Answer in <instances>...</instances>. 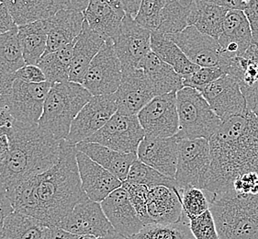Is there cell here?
Returning <instances> with one entry per match:
<instances>
[{
	"instance_id": "obj_1",
	"label": "cell",
	"mask_w": 258,
	"mask_h": 239,
	"mask_svg": "<svg viewBox=\"0 0 258 239\" xmlns=\"http://www.w3.org/2000/svg\"><path fill=\"white\" fill-rule=\"evenodd\" d=\"M76 146L61 141L59 159L52 167L8 191L15 212L59 226L79 202L88 198L78 171Z\"/></svg>"
},
{
	"instance_id": "obj_2",
	"label": "cell",
	"mask_w": 258,
	"mask_h": 239,
	"mask_svg": "<svg viewBox=\"0 0 258 239\" xmlns=\"http://www.w3.org/2000/svg\"><path fill=\"white\" fill-rule=\"evenodd\" d=\"M209 142L212 162L203 190L230 193L236 177L258 173V118L252 110L223 122Z\"/></svg>"
},
{
	"instance_id": "obj_3",
	"label": "cell",
	"mask_w": 258,
	"mask_h": 239,
	"mask_svg": "<svg viewBox=\"0 0 258 239\" xmlns=\"http://www.w3.org/2000/svg\"><path fill=\"white\" fill-rule=\"evenodd\" d=\"M10 150L0 162V186L8 191L41 174L59 159L61 141L38 124L14 121L8 131Z\"/></svg>"
},
{
	"instance_id": "obj_4",
	"label": "cell",
	"mask_w": 258,
	"mask_h": 239,
	"mask_svg": "<svg viewBox=\"0 0 258 239\" xmlns=\"http://www.w3.org/2000/svg\"><path fill=\"white\" fill-rule=\"evenodd\" d=\"M210 210L221 239H258V194L213 195Z\"/></svg>"
},
{
	"instance_id": "obj_5",
	"label": "cell",
	"mask_w": 258,
	"mask_h": 239,
	"mask_svg": "<svg viewBox=\"0 0 258 239\" xmlns=\"http://www.w3.org/2000/svg\"><path fill=\"white\" fill-rule=\"evenodd\" d=\"M91 97L82 84H52L38 125L58 140L67 139L73 121Z\"/></svg>"
},
{
	"instance_id": "obj_6",
	"label": "cell",
	"mask_w": 258,
	"mask_h": 239,
	"mask_svg": "<svg viewBox=\"0 0 258 239\" xmlns=\"http://www.w3.org/2000/svg\"><path fill=\"white\" fill-rule=\"evenodd\" d=\"M176 107L179 128L176 136L178 139L210 140L222 125V119L197 89L184 87L178 90Z\"/></svg>"
},
{
	"instance_id": "obj_7",
	"label": "cell",
	"mask_w": 258,
	"mask_h": 239,
	"mask_svg": "<svg viewBox=\"0 0 258 239\" xmlns=\"http://www.w3.org/2000/svg\"><path fill=\"white\" fill-rule=\"evenodd\" d=\"M212 162L206 139H179L176 180L178 192L188 187L204 188Z\"/></svg>"
},
{
	"instance_id": "obj_8",
	"label": "cell",
	"mask_w": 258,
	"mask_h": 239,
	"mask_svg": "<svg viewBox=\"0 0 258 239\" xmlns=\"http://www.w3.org/2000/svg\"><path fill=\"white\" fill-rule=\"evenodd\" d=\"M122 78V66L112 40H107L90 63L82 85L92 96L113 94Z\"/></svg>"
},
{
	"instance_id": "obj_9",
	"label": "cell",
	"mask_w": 258,
	"mask_h": 239,
	"mask_svg": "<svg viewBox=\"0 0 258 239\" xmlns=\"http://www.w3.org/2000/svg\"><path fill=\"white\" fill-rule=\"evenodd\" d=\"M145 137V130L137 115L116 112L100 130L87 141L122 153L137 154L140 144Z\"/></svg>"
},
{
	"instance_id": "obj_10",
	"label": "cell",
	"mask_w": 258,
	"mask_h": 239,
	"mask_svg": "<svg viewBox=\"0 0 258 239\" xmlns=\"http://www.w3.org/2000/svg\"><path fill=\"white\" fill-rule=\"evenodd\" d=\"M118 111L115 93L92 96L73 121L71 129L66 140L76 146L100 130Z\"/></svg>"
},
{
	"instance_id": "obj_11",
	"label": "cell",
	"mask_w": 258,
	"mask_h": 239,
	"mask_svg": "<svg viewBox=\"0 0 258 239\" xmlns=\"http://www.w3.org/2000/svg\"><path fill=\"white\" fill-rule=\"evenodd\" d=\"M146 136L171 137L179 128L176 92L156 96L137 114Z\"/></svg>"
},
{
	"instance_id": "obj_12",
	"label": "cell",
	"mask_w": 258,
	"mask_h": 239,
	"mask_svg": "<svg viewBox=\"0 0 258 239\" xmlns=\"http://www.w3.org/2000/svg\"><path fill=\"white\" fill-rule=\"evenodd\" d=\"M166 35L197 66L201 68L220 67L226 70L230 59L222 55L216 39L202 33L194 26L186 27L183 31Z\"/></svg>"
},
{
	"instance_id": "obj_13",
	"label": "cell",
	"mask_w": 258,
	"mask_h": 239,
	"mask_svg": "<svg viewBox=\"0 0 258 239\" xmlns=\"http://www.w3.org/2000/svg\"><path fill=\"white\" fill-rule=\"evenodd\" d=\"M60 227L80 237H104L117 233L107 218L100 203L88 197L74 207Z\"/></svg>"
},
{
	"instance_id": "obj_14",
	"label": "cell",
	"mask_w": 258,
	"mask_h": 239,
	"mask_svg": "<svg viewBox=\"0 0 258 239\" xmlns=\"http://www.w3.org/2000/svg\"><path fill=\"white\" fill-rule=\"evenodd\" d=\"M200 92L222 123L250 110L237 80L228 74L209 84Z\"/></svg>"
},
{
	"instance_id": "obj_15",
	"label": "cell",
	"mask_w": 258,
	"mask_h": 239,
	"mask_svg": "<svg viewBox=\"0 0 258 239\" xmlns=\"http://www.w3.org/2000/svg\"><path fill=\"white\" fill-rule=\"evenodd\" d=\"M151 33L138 24L135 18L125 14L119 33L114 38V48L123 68H139L140 63L151 52Z\"/></svg>"
},
{
	"instance_id": "obj_16",
	"label": "cell",
	"mask_w": 258,
	"mask_h": 239,
	"mask_svg": "<svg viewBox=\"0 0 258 239\" xmlns=\"http://www.w3.org/2000/svg\"><path fill=\"white\" fill-rule=\"evenodd\" d=\"M118 111L125 115H137L156 97L155 89L144 70L139 68H122V78L115 92Z\"/></svg>"
},
{
	"instance_id": "obj_17",
	"label": "cell",
	"mask_w": 258,
	"mask_h": 239,
	"mask_svg": "<svg viewBox=\"0 0 258 239\" xmlns=\"http://www.w3.org/2000/svg\"><path fill=\"white\" fill-rule=\"evenodd\" d=\"M51 87L52 84L48 81L28 83L15 79L9 107L14 119L24 124H38Z\"/></svg>"
},
{
	"instance_id": "obj_18",
	"label": "cell",
	"mask_w": 258,
	"mask_h": 239,
	"mask_svg": "<svg viewBox=\"0 0 258 239\" xmlns=\"http://www.w3.org/2000/svg\"><path fill=\"white\" fill-rule=\"evenodd\" d=\"M178 143L176 135L163 138L145 135L137 150L138 159L167 177H175Z\"/></svg>"
},
{
	"instance_id": "obj_19",
	"label": "cell",
	"mask_w": 258,
	"mask_h": 239,
	"mask_svg": "<svg viewBox=\"0 0 258 239\" xmlns=\"http://www.w3.org/2000/svg\"><path fill=\"white\" fill-rule=\"evenodd\" d=\"M100 204L115 231L126 239L137 234L145 225L136 213L122 185L104 199Z\"/></svg>"
},
{
	"instance_id": "obj_20",
	"label": "cell",
	"mask_w": 258,
	"mask_h": 239,
	"mask_svg": "<svg viewBox=\"0 0 258 239\" xmlns=\"http://www.w3.org/2000/svg\"><path fill=\"white\" fill-rule=\"evenodd\" d=\"M77 161L83 189L92 201L101 203L121 187V181L81 151L77 152Z\"/></svg>"
},
{
	"instance_id": "obj_21",
	"label": "cell",
	"mask_w": 258,
	"mask_h": 239,
	"mask_svg": "<svg viewBox=\"0 0 258 239\" xmlns=\"http://www.w3.org/2000/svg\"><path fill=\"white\" fill-rule=\"evenodd\" d=\"M218 42L222 55L228 59L243 55L253 44L252 31L243 11H228Z\"/></svg>"
},
{
	"instance_id": "obj_22",
	"label": "cell",
	"mask_w": 258,
	"mask_h": 239,
	"mask_svg": "<svg viewBox=\"0 0 258 239\" xmlns=\"http://www.w3.org/2000/svg\"><path fill=\"white\" fill-rule=\"evenodd\" d=\"M45 21L47 54L76 42L82 31L85 17L81 11L60 10Z\"/></svg>"
},
{
	"instance_id": "obj_23",
	"label": "cell",
	"mask_w": 258,
	"mask_h": 239,
	"mask_svg": "<svg viewBox=\"0 0 258 239\" xmlns=\"http://www.w3.org/2000/svg\"><path fill=\"white\" fill-rule=\"evenodd\" d=\"M105 40L89 27L85 20L81 33L73 49L72 62L69 71V81L82 84L90 63L98 54Z\"/></svg>"
},
{
	"instance_id": "obj_24",
	"label": "cell",
	"mask_w": 258,
	"mask_h": 239,
	"mask_svg": "<svg viewBox=\"0 0 258 239\" xmlns=\"http://www.w3.org/2000/svg\"><path fill=\"white\" fill-rule=\"evenodd\" d=\"M147 212L155 224H174L180 221L183 217L180 193L165 186L150 189Z\"/></svg>"
},
{
	"instance_id": "obj_25",
	"label": "cell",
	"mask_w": 258,
	"mask_h": 239,
	"mask_svg": "<svg viewBox=\"0 0 258 239\" xmlns=\"http://www.w3.org/2000/svg\"><path fill=\"white\" fill-rule=\"evenodd\" d=\"M76 147L122 182L127 178L132 165L138 159L135 153H122L88 141L78 143Z\"/></svg>"
},
{
	"instance_id": "obj_26",
	"label": "cell",
	"mask_w": 258,
	"mask_h": 239,
	"mask_svg": "<svg viewBox=\"0 0 258 239\" xmlns=\"http://www.w3.org/2000/svg\"><path fill=\"white\" fill-rule=\"evenodd\" d=\"M139 68H142L149 78L156 96L177 92L184 88L183 77L153 51L145 55L140 63Z\"/></svg>"
},
{
	"instance_id": "obj_27",
	"label": "cell",
	"mask_w": 258,
	"mask_h": 239,
	"mask_svg": "<svg viewBox=\"0 0 258 239\" xmlns=\"http://www.w3.org/2000/svg\"><path fill=\"white\" fill-rule=\"evenodd\" d=\"M83 13L89 27L105 41L113 40L119 33L124 16L114 11L104 0H89Z\"/></svg>"
},
{
	"instance_id": "obj_28",
	"label": "cell",
	"mask_w": 258,
	"mask_h": 239,
	"mask_svg": "<svg viewBox=\"0 0 258 239\" xmlns=\"http://www.w3.org/2000/svg\"><path fill=\"white\" fill-rule=\"evenodd\" d=\"M151 50L181 76L190 75L201 68L191 62L181 50L180 47L161 31H152Z\"/></svg>"
},
{
	"instance_id": "obj_29",
	"label": "cell",
	"mask_w": 258,
	"mask_h": 239,
	"mask_svg": "<svg viewBox=\"0 0 258 239\" xmlns=\"http://www.w3.org/2000/svg\"><path fill=\"white\" fill-rule=\"evenodd\" d=\"M45 20L18 26V36L26 65H38L45 53L47 47Z\"/></svg>"
},
{
	"instance_id": "obj_30",
	"label": "cell",
	"mask_w": 258,
	"mask_h": 239,
	"mask_svg": "<svg viewBox=\"0 0 258 239\" xmlns=\"http://www.w3.org/2000/svg\"><path fill=\"white\" fill-rule=\"evenodd\" d=\"M18 26L45 20L60 11L58 0H4Z\"/></svg>"
},
{
	"instance_id": "obj_31",
	"label": "cell",
	"mask_w": 258,
	"mask_h": 239,
	"mask_svg": "<svg viewBox=\"0 0 258 239\" xmlns=\"http://www.w3.org/2000/svg\"><path fill=\"white\" fill-rule=\"evenodd\" d=\"M196 8V0H165L161 15L160 25L156 31L173 34L189 26V20Z\"/></svg>"
},
{
	"instance_id": "obj_32",
	"label": "cell",
	"mask_w": 258,
	"mask_h": 239,
	"mask_svg": "<svg viewBox=\"0 0 258 239\" xmlns=\"http://www.w3.org/2000/svg\"><path fill=\"white\" fill-rule=\"evenodd\" d=\"M46 229L39 220L14 211L6 219L0 239H43Z\"/></svg>"
},
{
	"instance_id": "obj_33",
	"label": "cell",
	"mask_w": 258,
	"mask_h": 239,
	"mask_svg": "<svg viewBox=\"0 0 258 239\" xmlns=\"http://www.w3.org/2000/svg\"><path fill=\"white\" fill-rule=\"evenodd\" d=\"M76 42L62 47L55 52L44 54L38 63L37 66L42 70L47 81L52 85L69 81L73 49Z\"/></svg>"
},
{
	"instance_id": "obj_34",
	"label": "cell",
	"mask_w": 258,
	"mask_h": 239,
	"mask_svg": "<svg viewBox=\"0 0 258 239\" xmlns=\"http://www.w3.org/2000/svg\"><path fill=\"white\" fill-rule=\"evenodd\" d=\"M229 10L220 6L197 3L189 20V26L216 39L221 36L223 21Z\"/></svg>"
},
{
	"instance_id": "obj_35",
	"label": "cell",
	"mask_w": 258,
	"mask_h": 239,
	"mask_svg": "<svg viewBox=\"0 0 258 239\" xmlns=\"http://www.w3.org/2000/svg\"><path fill=\"white\" fill-rule=\"evenodd\" d=\"M25 65L18 28L0 35V76L14 74Z\"/></svg>"
},
{
	"instance_id": "obj_36",
	"label": "cell",
	"mask_w": 258,
	"mask_h": 239,
	"mask_svg": "<svg viewBox=\"0 0 258 239\" xmlns=\"http://www.w3.org/2000/svg\"><path fill=\"white\" fill-rule=\"evenodd\" d=\"M128 239H195L191 232L189 219L183 213L180 221L174 224H149Z\"/></svg>"
},
{
	"instance_id": "obj_37",
	"label": "cell",
	"mask_w": 258,
	"mask_h": 239,
	"mask_svg": "<svg viewBox=\"0 0 258 239\" xmlns=\"http://www.w3.org/2000/svg\"><path fill=\"white\" fill-rule=\"evenodd\" d=\"M124 182L145 185L149 189L157 186H165L171 189H176L178 191L175 177L165 176L139 159L135 160L132 165L127 178Z\"/></svg>"
},
{
	"instance_id": "obj_38",
	"label": "cell",
	"mask_w": 258,
	"mask_h": 239,
	"mask_svg": "<svg viewBox=\"0 0 258 239\" xmlns=\"http://www.w3.org/2000/svg\"><path fill=\"white\" fill-rule=\"evenodd\" d=\"M180 195L183 213L189 220L202 215L211 208L213 194L202 188H186L181 191Z\"/></svg>"
},
{
	"instance_id": "obj_39",
	"label": "cell",
	"mask_w": 258,
	"mask_h": 239,
	"mask_svg": "<svg viewBox=\"0 0 258 239\" xmlns=\"http://www.w3.org/2000/svg\"><path fill=\"white\" fill-rule=\"evenodd\" d=\"M165 4V0H142L135 21L150 31H156L160 25L161 15Z\"/></svg>"
},
{
	"instance_id": "obj_40",
	"label": "cell",
	"mask_w": 258,
	"mask_h": 239,
	"mask_svg": "<svg viewBox=\"0 0 258 239\" xmlns=\"http://www.w3.org/2000/svg\"><path fill=\"white\" fill-rule=\"evenodd\" d=\"M122 187L127 191L129 195L130 201L135 207V211L139 215L141 220L146 224H154L147 212L148 205V197H149L150 189L145 185L134 184L129 182H122Z\"/></svg>"
},
{
	"instance_id": "obj_41",
	"label": "cell",
	"mask_w": 258,
	"mask_h": 239,
	"mask_svg": "<svg viewBox=\"0 0 258 239\" xmlns=\"http://www.w3.org/2000/svg\"><path fill=\"white\" fill-rule=\"evenodd\" d=\"M225 70L220 67H205L200 68L196 72L182 76L184 87H189L197 90H202L209 84L214 82L218 78L225 75Z\"/></svg>"
},
{
	"instance_id": "obj_42",
	"label": "cell",
	"mask_w": 258,
	"mask_h": 239,
	"mask_svg": "<svg viewBox=\"0 0 258 239\" xmlns=\"http://www.w3.org/2000/svg\"><path fill=\"white\" fill-rule=\"evenodd\" d=\"M189 226L195 239H221L211 210L190 219Z\"/></svg>"
},
{
	"instance_id": "obj_43",
	"label": "cell",
	"mask_w": 258,
	"mask_h": 239,
	"mask_svg": "<svg viewBox=\"0 0 258 239\" xmlns=\"http://www.w3.org/2000/svg\"><path fill=\"white\" fill-rule=\"evenodd\" d=\"M234 194H258V173L247 172L240 175L232 182V192Z\"/></svg>"
},
{
	"instance_id": "obj_44",
	"label": "cell",
	"mask_w": 258,
	"mask_h": 239,
	"mask_svg": "<svg viewBox=\"0 0 258 239\" xmlns=\"http://www.w3.org/2000/svg\"><path fill=\"white\" fill-rule=\"evenodd\" d=\"M15 79L28 83H41L47 81L44 74L37 65H25L14 73Z\"/></svg>"
},
{
	"instance_id": "obj_45",
	"label": "cell",
	"mask_w": 258,
	"mask_h": 239,
	"mask_svg": "<svg viewBox=\"0 0 258 239\" xmlns=\"http://www.w3.org/2000/svg\"><path fill=\"white\" fill-rule=\"evenodd\" d=\"M243 12L251 28L253 44L258 45V0H247Z\"/></svg>"
},
{
	"instance_id": "obj_46",
	"label": "cell",
	"mask_w": 258,
	"mask_h": 239,
	"mask_svg": "<svg viewBox=\"0 0 258 239\" xmlns=\"http://www.w3.org/2000/svg\"><path fill=\"white\" fill-rule=\"evenodd\" d=\"M15 81L14 74L0 76V106L8 108L11 104L13 83Z\"/></svg>"
},
{
	"instance_id": "obj_47",
	"label": "cell",
	"mask_w": 258,
	"mask_h": 239,
	"mask_svg": "<svg viewBox=\"0 0 258 239\" xmlns=\"http://www.w3.org/2000/svg\"><path fill=\"white\" fill-rule=\"evenodd\" d=\"M14 212L11 199L5 188L0 186V233L5 224L6 219Z\"/></svg>"
},
{
	"instance_id": "obj_48",
	"label": "cell",
	"mask_w": 258,
	"mask_h": 239,
	"mask_svg": "<svg viewBox=\"0 0 258 239\" xmlns=\"http://www.w3.org/2000/svg\"><path fill=\"white\" fill-rule=\"evenodd\" d=\"M18 25L16 24L11 11H9L5 3L0 4V35L7 33L9 31L17 29Z\"/></svg>"
},
{
	"instance_id": "obj_49",
	"label": "cell",
	"mask_w": 258,
	"mask_h": 239,
	"mask_svg": "<svg viewBox=\"0 0 258 239\" xmlns=\"http://www.w3.org/2000/svg\"><path fill=\"white\" fill-rule=\"evenodd\" d=\"M196 2L220 6L227 10H239V11H243L246 3L245 0H196Z\"/></svg>"
},
{
	"instance_id": "obj_50",
	"label": "cell",
	"mask_w": 258,
	"mask_h": 239,
	"mask_svg": "<svg viewBox=\"0 0 258 239\" xmlns=\"http://www.w3.org/2000/svg\"><path fill=\"white\" fill-rule=\"evenodd\" d=\"M80 236L72 234L59 226L47 227L43 239H78Z\"/></svg>"
},
{
	"instance_id": "obj_51",
	"label": "cell",
	"mask_w": 258,
	"mask_h": 239,
	"mask_svg": "<svg viewBox=\"0 0 258 239\" xmlns=\"http://www.w3.org/2000/svg\"><path fill=\"white\" fill-rule=\"evenodd\" d=\"M89 0H58L60 10H72L84 12Z\"/></svg>"
},
{
	"instance_id": "obj_52",
	"label": "cell",
	"mask_w": 258,
	"mask_h": 239,
	"mask_svg": "<svg viewBox=\"0 0 258 239\" xmlns=\"http://www.w3.org/2000/svg\"><path fill=\"white\" fill-rule=\"evenodd\" d=\"M10 127H4L0 130V162L5 158L10 150V142L7 135Z\"/></svg>"
},
{
	"instance_id": "obj_53",
	"label": "cell",
	"mask_w": 258,
	"mask_h": 239,
	"mask_svg": "<svg viewBox=\"0 0 258 239\" xmlns=\"http://www.w3.org/2000/svg\"><path fill=\"white\" fill-rule=\"evenodd\" d=\"M121 2H122L125 14H128L132 16L133 18H135L139 11L142 0H121Z\"/></svg>"
},
{
	"instance_id": "obj_54",
	"label": "cell",
	"mask_w": 258,
	"mask_h": 239,
	"mask_svg": "<svg viewBox=\"0 0 258 239\" xmlns=\"http://www.w3.org/2000/svg\"><path fill=\"white\" fill-rule=\"evenodd\" d=\"M15 119L11 115L10 109L0 106V130L4 127H10Z\"/></svg>"
},
{
	"instance_id": "obj_55",
	"label": "cell",
	"mask_w": 258,
	"mask_h": 239,
	"mask_svg": "<svg viewBox=\"0 0 258 239\" xmlns=\"http://www.w3.org/2000/svg\"><path fill=\"white\" fill-rule=\"evenodd\" d=\"M107 2L114 11H117L120 15L125 16V11L123 10V6L121 0H104Z\"/></svg>"
},
{
	"instance_id": "obj_56",
	"label": "cell",
	"mask_w": 258,
	"mask_h": 239,
	"mask_svg": "<svg viewBox=\"0 0 258 239\" xmlns=\"http://www.w3.org/2000/svg\"><path fill=\"white\" fill-rule=\"evenodd\" d=\"M78 239H126L123 236H121L120 234L116 233V234H110L108 236H104V237H90V236H81Z\"/></svg>"
},
{
	"instance_id": "obj_57",
	"label": "cell",
	"mask_w": 258,
	"mask_h": 239,
	"mask_svg": "<svg viewBox=\"0 0 258 239\" xmlns=\"http://www.w3.org/2000/svg\"><path fill=\"white\" fill-rule=\"evenodd\" d=\"M252 111H253L254 114L257 116L258 118V105H256V106H255V108H254V109H253V110H252Z\"/></svg>"
},
{
	"instance_id": "obj_58",
	"label": "cell",
	"mask_w": 258,
	"mask_h": 239,
	"mask_svg": "<svg viewBox=\"0 0 258 239\" xmlns=\"http://www.w3.org/2000/svg\"><path fill=\"white\" fill-rule=\"evenodd\" d=\"M1 3H4V0H0V4H1Z\"/></svg>"
},
{
	"instance_id": "obj_59",
	"label": "cell",
	"mask_w": 258,
	"mask_h": 239,
	"mask_svg": "<svg viewBox=\"0 0 258 239\" xmlns=\"http://www.w3.org/2000/svg\"><path fill=\"white\" fill-rule=\"evenodd\" d=\"M245 1H247V0H245Z\"/></svg>"
}]
</instances>
